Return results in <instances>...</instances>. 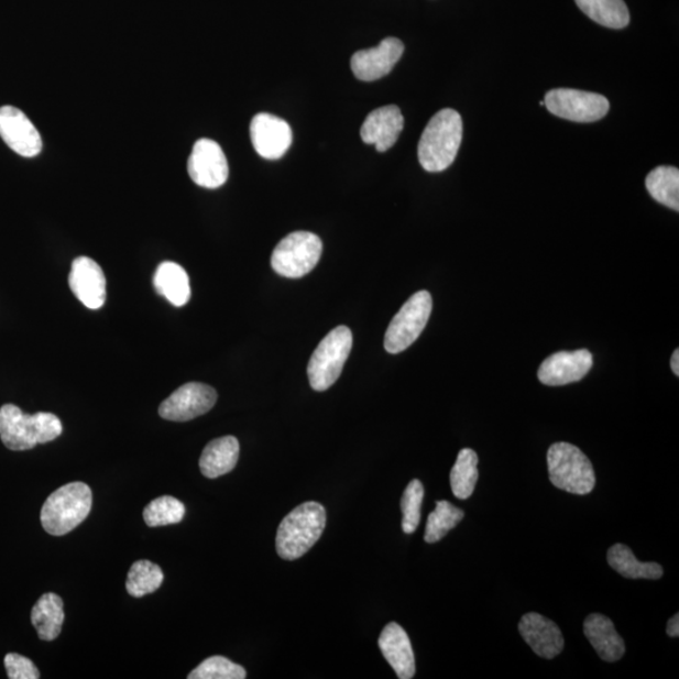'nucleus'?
<instances>
[{
    "mask_svg": "<svg viewBox=\"0 0 679 679\" xmlns=\"http://www.w3.org/2000/svg\"><path fill=\"white\" fill-rule=\"evenodd\" d=\"M462 139L461 114L453 109L437 112L423 131L419 141L418 158L423 169L429 173L448 169L460 152Z\"/></svg>",
    "mask_w": 679,
    "mask_h": 679,
    "instance_id": "f257e3e1",
    "label": "nucleus"
},
{
    "mask_svg": "<svg viewBox=\"0 0 679 679\" xmlns=\"http://www.w3.org/2000/svg\"><path fill=\"white\" fill-rule=\"evenodd\" d=\"M62 423L55 414L23 413L14 404L0 408V438L11 451H29L37 445L52 442L62 435Z\"/></svg>",
    "mask_w": 679,
    "mask_h": 679,
    "instance_id": "f03ea898",
    "label": "nucleus"
},
{
    "mask_svg": "<svg viewBox=\"0 0 679 679\" xmlns=\"http://www.w3.org/2000/svg\"><path fill=\"white\" fill-rule=\"evenodd\" d=\"M326 526V510L317 502H305L282 519L276 549L280 558L296 560L320 540Z\"/></svg>",
    "mask_w": 679,
    "mask_h": 679,
    "instance_id": "7ed1b4c3",
    "label": "nucleus"
},
{
    "mask_svg": "<svg viewBox=\"0 0 679 679\" xmlns=\"http://www.w3.org/2000/svg\"><path fill=\"white\" fill-rule=\"evenodd\" d=\"M92 491L84 482H73L62 486L44 502L41 523L47 534L64 536L90 515Z\"/></svg>",
    "mask_w": 679,
    "mask_h": 679,
    "instance_id": "20e7f679",
    "label": "nucleus"
},
{
    "mask_svg": "<svg viewBox=\"0 0 679 679\" xmlns=\"http://www.w3.org/2000/svg\"><path fill=\"white\" fill-rule=\"evenodd\" d=\"M548 467L555 488L580 496L588 495L595 489L594 467L574 445H552L548 452Z\"/></svg>",
    "mask_w": 679,
    "mask_h": 679,
    "instance_id": "39448f33",
    "label": "nucleus"
},
{
    "mask_svg": "<svg viewBox=\"0 0 679 679\" xmlns=\"http://www.w3.org/2000/svg\"><path fill=\"white\" fill-rule=\"evenodd\" d=\"M351 348L352 332L347 326H339L326 335L307 366L308 381L314 391L325 392L337 383Z\"/></svg>",
    "mask_w": 679,
    "mask_h": 679,
    "instance_id": "423d86ee",
    "label": "nucleus"
},
{
    "mask_svg": "<svg viewBox=\"0 0 679 679\" xmlns=\"http://www.w3.org/2000/svg\"><path fill=\"white\" fill-rule=\"evenodd\" d=\"M322 254L320 237L295 232L284 238L272 253V269L286 278H302L319 263Z\"/></svg>",
    "mask_w": 679,
    "mask_h": 679,
    "instance_id": "0eeeda50",
    "label": "nucleus"
},
{
    "mask_svg": "<svg viewBox=\"0 0 679 679\" xmlns=\"http://www.w3.org/2000/svg\"><path fill=\"white\" fill-rule=\"evenodd\" d=\"M434 299L428 291H419L403 305L394 316L384 339V348L390 354L407 350L420 337L428 324Z\"/></svg>",
    "mask_w": 679,
    "mask_h": 679,
    "instance_id": "6e6552de",
    "label": "nucleus"
},
{
    "mask_svg": "<svg viewBox=\"0 0 679 679\" xmlns=\"http://www.w3.org/2000/svg\"><path fill=\"white\" fill-rule=\"evenodd\" d=\"M544 105L554 117L574 122H595L610 112L611 103L603 95L557 88L545 96Z\"/></svg>",
    "mask_w": 679,
    "mask_h": 679,
    "instance_id": "1a4fd4ad",
    "label": "nucleus"
},
{
    "mask_svg": "<svg viewBox=\"0 0 679 679\" xmlns=\"http://www.w3.org/2000/svg\"><path fill=\"white\" fill-rule=\"evenodd\" d=\"M218 399L213 387L201 383H188L176 390L165 399L158 414L171 421H188L205 416L215 407Z\"/></svg>",
    "mask_w": 679,
    "mask_h": 679,
    "instance_id": "9d476101",
    "label": "nucleus"
},
{
    "mask_svg": "<svg viewBox=\"0 0 679 679\" xmlns=\"http://www.w3.org/2000/svg\"><path fill=\"white\" fill-rule=\"evenodd\" d=\"M188 173L201 188L217 189L228 180L229 166L226 154L216 141L200 139L193 146Z\"/></svg>",
    "mask_w": 679,
    "mask_h": 679,
    "instance_id": "9b49d317",
    "label": "nucleus"
},
{
    "mask_svg": "<svg viewBox=\"0 0 679 679\" xmlns=\"http://www.w3.org/2000/svg\"><path fill=\"white\" fill-rule=\"evenodd\" d=\"M0 138L18 155L33 157L42 152L40 131L25 113L14 106L0 108Z\"/></svg>",
    "mask_w": 679,
    "mask_h": 679,
    "instance_id": "f8f14e48",
    "label": "nucleus"
},
{
    "mask_svg": "<svg viewBox=\"0 0 679 679\" xmlns=\"http://www.w3.org/2000/svg\"><path fill=\"white\" fill-rule=\"evenodd\" d=\"M250 130L255 152L269 161H277L284 156L293 144V130L284 119L275 114H255Z\"/></svg>",
    "mask_w": 679,
    "mask_h": 679,
    "instance_id": "ddd939ff",
    "label": "nucleus"
},
{
    "mask_svg": "<svg viewBox=\"0 0 679 679\" xmlns=\"http://www.w3.org/2000/svg\"><path fill=\"white\" fill-rule=\"evenodd\" d=\"M404 53V43L387 37L379 46L359 51L351 57V69L360 81L372 83L391 74Z\"/></svg>",
    "mask_w": 679,
    "mask_h": 679,
    "instance_id": "4468645a",
    "label": "nucleus"
},
{
    "mask_svg": "<svg viewBox=\"0 0 679 679\" xmlns=\"http://www.w3.org/2000/svg\"><path fill=\"white\" fill-rule=\"evenodd\" d=\"M593 364V355L589 350L560 351L544 360L537 376L545 385H568L580 382Z\"/></svg>",
    "mask_w": 679,
    "mask_h": 679,
    "instance_id": "2eb2a0df",
    "label": "nucleus"
},
{
    "mask_svg": "<svg viewBox=\"0 0 679 679\" xmlns=\"http://www.w3.org/2000/svg\"><path fill=\"white\" fill-rule=\"evenodd\" d=\"M68 284L74 295L86 307L99 310L106 302V277L99 263L88 258L73 262Z\"/></svg>",
    "mask_w": 679,
    "mask_h": 679,
    "instance_id": "dca6fc26",
    "label": "nucleus"
},
{
    "mask_svg": "<svg viewBox=\"0 0 679 679\" xmlns=\"http://www.w3.org/2000/svg\"><path fill=\"white\" fill-rule=\"evenodd\" d=\"M404 129V118L398 106L387 105L368 114L360 135L365 144L375 145L379 153L392 149Z\"/></svg>",
    "mask_w": 679,
    "mask_h": 679,
    "instance_id": "f3484780",
    "label": "nucleus"
},
{
    "mask_svg": "<svg viewBox=\"0 0 679 679\" xmlns=\"http://www.w3.org/2000/svg\"><path fill=\"white\" fill-rule=\"evenodd\" d=\"M519 634L535 654L545 659L558 657L566 640L557 623L539 613H527L518 624Z\"/></svg>",
    "mask_w": 679,
    "mask_h": 679,
    "instance_id": "a211bd4d",
    "label": "nucleus"
},
{
    "mask_svg": "<svg viewBox=\"0 0 679 679\" xmlns=\"http://www.w3.org/2000/svg\"><path fill=\"white\" fill-rule=\"evenodd\" d=\"M379 648L398 678L410 679L416 675V658L412 643L407 632L399 624L386 625L379 638Z\"/></svg>",
    "mask_w": 679,
    "mask_h": 679,
    "instance_id": "6ab92c4d",
    "label": "nucleus"
},
{
    "mask_svg": "<svg viewBox=\"0 0 679 679\" xmlns=\"http://www.w3.org/2000/svg\"><path fill=\"white\" fill-rule=\"evenodd\" d=\"M584 634L599 657L605 662H616L624 656V640L607 616L598 613L590 614L584 622Z\"/></svg>",
    "mask_w": 679,
    "mask_h": 679,
    "instance_id": "aec40b11",
    "label": "nucleus"
},
{
    "mask_svg": "<svg viewBox=\"0 0 679 679\" xmlns=\"http://www.w3.org/2000/svg\"><path fill=\"white\" fill-rule=\"evenodd\" d=\"M240 458V442L232 436L211 440L202 451L199 467L202 475L213 480L234 470Z\"/></svg>",
    "mask_w": 679,
    "mask_h": 679,
    "instance_id": "412c9836",
    "label": "nucleus"
},
{
    "mask_svg": "<svg viewBox=\"0 0 679 679\" xmlns=\"http://www.w3.org/2000/svg\"><path fill=\"white\" fill-rule=\"evenodd\" d=\"M154 286L158 295L176 307L189 303L191 296L189 276L178 263L166 261L158 264Z\"/></svg>",
    "mask_w": 679,
    "mask_h": 679,
    "instance_id": "4be33fe9",
    "label": "nucleus"
},
{
    "mask_svg": "<svg viewBox=\"0 0 679 679\" xmlns=\"http://www.w3.org/2000/svg\"><path fill=\"white\" fill-rule=\"evenodd\" d=\"M31 620L40 639H57L65 622L64 601L57 594H43L33 606Z\"/></svg>",
    "mask_w": 679,
    "mask_h": 679,
    "instance_id": "5701e85b",
    "label": "nucleus"
},
{
    "mask_svg": "<svg viewBox=\"0 0 679 679\" xmlns=\"http://www.w3.org/2000/svg\"><path fill=\"white\" fill-rule=\"evenodd\" d=\"M610 566L627 579L657 580L664 577V568L657 562H642L636 555L623 544L612 546L606 555Z\"/></svg>",
    "mask_w": 679,
    "mask_h": 679,
    "instance_id": "b1692460",
    "label": "nucleus"
},
{
    "mask_svg": "<svg viewBox=\"0 0 679 679\" xmlns=\"http://www.w3.org/2000/svg\"><path fill=\"white\" fill-rule=\"evenodd\" d=\"M590 20L606 29L623 30L631 22V14L624 0H576Z\"/></svg>",
    "mask_w": 679,
    "mask_h": 679,
    "instance_id": "393cba45",
    "label": "nucleus"
},
{
    "mask_svg": "<svg viewBox=\"0 0 679 679\" xmlns=\"http://www.w3.org/2000/svg\"><path fill=\"white\" fill-rule=\"evenodd\" d=\"M650 197L668 208L679 210V171L675 166H658L646 179Z\"/></svg>",
    "mask_w": 679,
    "mask_h": 679,
    "instance_id": "a878e982",
    "label": "nucleus"
},
{
    "mask_svg": "<svg viewBox=\"0 0 679 679\" xmlns=\"http://www.w3.org/2000/svg\"><path fill=\"white\" fill-rule=\"evenodd\" d=\"M479 481V456L473 449L464 448L458 453L451 471V488L453 495L460 500L472 496Z\"/></svg>",
    "mask_w": 679,
    "mask_h": 679,
    "instance_id": "bb28decb",
    "label": "nucleus"
},
{
    "mask_svg": "<svg viewBox=\"0 0 679 679\" xmlns=\"http://www.w3.org/2000/svg\"><path fill=\"white\" fill-rule=\"evenodd\" d=\"M164 574L161 567L147 560L132 563L128 574L127 590L131 596L141 598L155 593L162 587Z\"/></svg>",
    "mask_w": 679,
    "mask_h": 679,
    "instance_id": "cd10ccee",
    "label": "nucleus"
},
{
    "mask_svg": "<svg viewBox=\"0 0 679 679\" xmlns=\"http://www.w3.org/2000/svg\"><path fill=\"white\" fill-rule=\"evenodd\" d=\"M464 513L448 501H438L436 510L428 517L425 540L435 544L462 522Z\"/></svg>",
    "mask_w": 679,
    "mask_h": 679,
    "instance_id": "c85d7f7f",
    "label": "nucleus"
},
{
    "mask_svg": "<svg viewBox=\"0 0 679 679\" xmlns=\"http://www.w3.org/2000/svg\"><path fill=\"white\" fill-rule=\"evenodd\" d=\"M185 516L183 502L172 496L158 497L145 507L144 522L150 527L179 524Z\"/></svg>",
    "mask_w": 679,
    "mask_h": 679,
    "instance_id": "c756f323",
    "label": "nucleus"
},
{
    "mask_svg": "<svg viewBox=\"0 0 679 679\" xmlns=\"http://www.w3.org/2000/svg\"><path fill=\"white\" fill-rule=\"evenodd\" d=\"M423 499H425V488L419 480H413L405 489L401 504L402 527L405 534H413L417 530L420 524Z\"/></svg>",
    "mask_w": 679,
    "mask_h": 679,
    "instance_id": "7c9ffc66",
    "label": "nucleus"
},
{
    "mask_svg": "<svg viewBox=\"0 0 679 679\" xmlns=\"http://www.w3.org/2000/svg\"><path fill=\"white\" fill-rule=\"evenodd\" d=\"M245 669L226 657L215 656L201 662L188 676L189 679H244Z\"/></svg>",
    "mask_w": 679,
    "mask_h": 679,
    "instance_id": "2f4dec72",
    "label": "nucleus"
},
{
    "mask_svg": "<svg viewBox=\"0 0 679 679\" xmlns=\"http://www.w3.org/2000/svg\"><path fill=\"white\" fill-rule=\"evenodd\" d=\"M4 666L8 678L11 679H39L41 677L39 668L35 667L32 660L21 655H7Z\"/></svg>",
    "mask_w": 679,
    "mask_h": 679,
    "instance_id": "473e14b6",
    "label": "nucleus"
},
{
    "mask_svg": "<svg viewBox=\"0 0 679 679\" xmlns=\"http://www.w3.org/2000/svg\"><path fill=\"white\" fill-rule=\"evenodd\" d=\"M667 634L669 637L677 638L679 636V615L676 614L667 624Z\"/></svg>",
    "mask_w": 679,
    "mask_h": 679,
    "instance_id": "72a5a7b5",
    "label": "nucleus"
},
{
    "mask_svg": "<svg viewBox=\"0 0 679 679\" xmlns=\"http://www.w3.org/2000/svg\"><path fill=\"white\" fill-rule=\"evenodd\" d=\"M671 368H672V372L675 373L676 376L679 375V350L676 349V351L673 352L672 355V360H671Z\"/></svg>",
    "mask_w": 679,
    "mask_h": 679,
    "instance_id": "f704fd0d",
    "label": "nucleus"
}]
</instances>
